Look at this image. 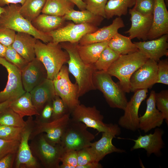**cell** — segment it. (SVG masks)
<instances>
[{
    "mask_svg": "<svg viewBox=\"0 0 168 168\" xmlns=\"http://www.w3.org/2000/svg\"><path fill=\"white\" fill-rule=\"evenodd\" d=\"M78 43L68 42L59 43L62 48L69 54V58L67 62L68 70L75 79L80 97L91 91L96 90L93 82L96 70L94 65H87L81 59L77 49Z\"/></svg>",
    "mask_w": 168,
    "mask_h": 168,
    "instance_id": "cell-1",
    "label": "cell"
},
{
    "mask_svg": "<svg viewBox=\"0 0 168 168\" xmlns=\"http://www.w3.org/2000/svg\"><path fill=\"white\" fill-rule=\"evenodd\" d=\"M63 49L59 43L53 41L45 43L38 39L36 40L35 47V57L44 66L49 79L53 80L69 59L68 53Z\"/></svg>",
    "mask_w": 168,
    "mask_h": 168,
    "instance_id": "cell-2",
    "label": "cell"
},
{
    "mask_svg": "<svg viewBox=\"0 0 168 168\" xmlns=\"http://www.w3.org/2000/svg\"><path fill=\"white\" fill-rule=\"evenodd\" d=\"M148 59L139 50L130 54L120 55L106 72L119 80L118 84L125 92L129 93L131 76Z\"/></svg>",
    "mask_w": 168,
    "mask_h": 168,
    "instance_id": "cell-3",
    "label": "cell"
},
{
    "mask_svg": "<svg viewBox=\"0 0 168 168\" xmlns=\"http://www.w3.org/2000/svg\"><path fill=\"white\" fill-rule=\"evenodd\" d=\"M20 6L17 4L4 7V11L0 16V26L7 27L16 32L29 34L45 43L52 41L50 35L37 30L31 22L21 15L19 12Z\"/></svg>",
    "mask_w": 168,
    "mask_h": 168,
    "instance_id": "cell-4",
    "label": "cell"
},
{
    "mask_svg": "<svg viewBox=\"0 0 168 168\" xmlns=\"http://www.w3.org/2000/svg\"><path fill=\"white\" fill-rule=\"evenodd\" d=\"M93 82L96 89L102 93L110 107L124 110L128 102L125 92L106 72L96 71L93 76Z\"/></svg>",
    "mask_w": 168,
    "mask_h": 168,
    "instance_id": "cell-5",
    "label": "cell"
},
{
    "mask_svg": "<svg viewBox=\"0 0 168 168\" xmlns=\"http://www.w3.org/2000/svg\"><path fill=\"white\" fill-rule=\"evenodd\" d=\"M29 144L32 154L41 166L45 168H59L60 158L65 150L60 144L55 146L45 139L44 133L31 139Z\"/></svg>",
    "mask_w": 168,
    "mask_h": 168,
    "instance_id": "cell-6",
    "label": "cell"
},
{
    "mask_svg": "<svg viewBox=\"0 0 168 168\" xmlns=\"http://www.w3.org/2000/svg\"><path fill=\"white\" fill-rule=\"evenodd\" d=\"M83 123L70 118L62 136L60 144L65 150H78L90 146L95 136Z\"/></svg>",
    "mask_w": 168,
    "mask_h": 168,
    "instance_id": "cell-7",
    "label": "cell"
},
{
    "mask_svg": "<svg viewBox=\"0 0 168 168\" xmlns=\"http://www.w3.org/2000/svg\"><path fill=\"white\" fill-rule=\"evenodd\" d=\"M53 81L56 95L62 99L71 113L80 103L78 86L71 81L68 67L63 65Z\"/></svg>",
    "mask_w": 168,
    "mask_h": 168,
    "instance_id": "cell-8",
    "label": "cell"
},
{
    "mask_svg": "<svg viewBox=\"0 0 168 168\" xmlns=\"http://www.w3.org/2000/svg\"><path fill=\"white\" fill-rule=\"evenodd\" d=\"M70 113H68L60 118L49 122H42L36 119L34 120L29 140L45 132L44 137L49 144L53 146L60 144L61 137L70 119Z\"/></svg>",
    "mask_w": 168,
    "mask_h": 168,
    "instance_id": "cell-9",
    "label": "cell"
},
{
    "mask_svg": "<svg viewBox=\"0 0 168 168\" xmlns=\"http://www.w3.org/2000/svg\"><path fill=\"white\" fill-rule=\"evenodd\" d=\"M101 138L98 141L91 142L88 149L95 162L99 163L106 155L113 152L122 153L125 151L116 147L112 143L113 138L121 133L118 125L108 124L107 130L102 133Z\"/></svg>",
    "mask_w": 168,
    "mask_h": 168,
    "instance_id": "cell-10",
    "label": "cell"
},
{
    "mask_svg": "<svg viewBox=\"0 0 168 168\" xmlns=\"http://www.w3.org/2000/svg\"><path fill=\"white\" fill-rule=\"evenodd\" d=\"M98 29L97 26L91 24L69 23L47 34L52 37V41L55 43H78L85 35L93 32Z\"/></svg>",
    "mask_w": 168,
    "mask_h": 168,
    "instance_id": "cell-11",
    "label": "cell"
},
{
    "mask_svg": "<svg viewBox=\"0 0 168 168\" xmlns=\"http://www.w3.org/2000/svg\"><path fill=\"white\" fill-rule=\"evenodd\" d=\"M22 133L16 153L14 166L16 168H39L42 166L33 156L29 140L34 123L32 116L29 117Z\"/></svg>",
    "mask_w": 168,
    "mask_h": 168,
    "instance_id": "cell-12",
    "label": "cell"
},
{
    "mask_svg": "<svg viewBox=\"0 0 168 168\" xmlns=\"http://www.w3.org/2000/svg\"><path fill=\"white\" fill-rule=\"evenodd\" d=\"M0 64L6 68L8 80L5 87L0 91V103L10 99L15 100L26 92L22 82L21 70L7 61L0 57Z\"/></svg>",
    "mask_w": 168,
    "mask_h": 168,
    "instance_id": "cell-13",
    "label": "cell"
},
{
    "mask_svg": "<svg viewBox=\"0 0 168 168\" xmlns=\"http://www.w3.org/2000/svg\"><path fill=\"white\" fill-rule=\"evenodd\" d=\"M157 62L148 59L132 75L130 79V91L151 88L156 83Z\"/></svg>",
    "mask_w": 168,
    "mask_h": 168,
    "instance_id": "cell-14",
    "label": "cell"
},
{
    "mask_svg": "<svg viewBox=\"0 0 168 168\" xmlns=\"http://www.w3.org/2000/svg\"><path fill=\"white\" fill-rule=\"evenodd\" d=\"M148 89L138 90L128 102L124 109V114L118 121L119 125L121 127L133 131L139 129L138 112L140 106L146 98Z\"/></svg>",
    "mask_w": 168,
    "mask_h": 168,
    "instance_id": "cell-15",
    "label": "cell"
},
{
    "mask_svg": "<svg viewBox=\"0 0 168 168\" xmlns=\"http://www.w3.org/2000/svg\"><path fill=\"white\" fill-rule=\"evenodd\" d=\"M71 119L84 124L87 127L96 129L98 133L105 131L108 124L104 123V117L95 106H86L78 104L71 112Z\"/></svg>",
    "mask_w": 168,
    "mask_h": 168,
    "instance_id": "cell-16",
    "label": "cell"
},
{
    "mask_svg": "<svg viewBox=\"0 0 168 168\" xmlns=\"http://www.w3.org/2000/svg\"><path fill=\"white\" fill-rule=\"evenodd\" d=\"M21 73L23 87L26 92H30L47 77L44 66L36 57L28 63Z\"/></svg>",
    "mask_w": 168,
    "mask_h": 168,
    "instance_id": "cell-17",
    "label": "cell"
},
{
    "mask_svg": "<svg viewBox=\"0 0 168 168\" xmlns=\"http://www.w3.org/2000/svg\"><path fill=\"white\" fill-rule=\"evenodd\" d=\"M155 93L154 91H151L146 101L145 112L139 118V129L145 133L161 126L164 120L162 114L156 108Z\"/></svg>",
    "mask_w": 168,
    "mask_h": 168,
    "instance_id": "cell-18",
    "label": "cell"
},
{
    "mask_svg": "<svg viewBox=\"0 0 168 168\" xmlns=\"http://www.w3.org/2000/svg\"><path fill=\"white\" fill-rule=\"evenodd\" d=\"M152 27L148 39H157L168 34V12L164 0H154Z\"/></svg>",
    "mask_w": 168,
    "mask_h": 168,
    "instance_id": "cell-19",
    "label": "cell"
},
{
    "mask_svg": "<svg viewBox=\"0 0 168 168\" xmlns=\"http://www.w3.org/2000/svg\"><path fill=\"white\" fill-rule=\"evenodd\" d=\"M168 34H166L149 41L133 43L148 59L158 62L163 56H168Z\"/></svg>",
    "mask_w": 168,
    "mask_h": 168,
    "instance_id": "cell-20",
    "label": "cell"
},
{
    "mask_svg": "<svg viewBox=\"0 0 168 168\" xmlns=\"http://www.w3.org/2000/svg\"><path fill=\"white\" fill-rule=\"evenodd\" d=\"M129 13L131 15V25L125 33L128 34L131 40L136 38L144 41L146 40L152 25L153 15H142L133 8L129 9Z\"/></svg>",
    "mask_w": 168,
    "mask_h": 168,
    "instance_id": "cell-21",
    "label": "cell"
},
{
    "mask_svg": "<svg viewBox=\"0 0 168 168\" xmlns=\"http://www.w3.org/2000/svg\"><path fill=\"white\" fill-rule=\"evenodd\" d=\"M164 133L162 129L157 128L155 129L153 133L144 136L140 135L136 139H132L134 141V144L131 148V151L143 148L146 151L148 156L152 153L156 156L159 155L164 145L162 139Z\"/></svg>",
    "mask_w": 168,
    "mask_h": 168,
    "instance_id": "cell-22",
    "label": "cell"
},
{
    "mask_svg": "<svg viewBox=\"0 0 168 168\" xmlns=\"http://www.w3.org/2000/svg\"><path fill=\"white\" fill-rule=\"evenodd\" d=\"M124 26L121 18L118 17L110 25L98 29L93 32L85 35L79 41L78 44L84 45L109 41L118 32L119 29Z\"/></svg>",
    "mask_w": 168,
    "mask_h": 168,
    "instance_id": "cell-23",
    "label": "cell"
},
{
    "mask_svg": "<svg viewBox=\"0 0 168 168\" xmlns=\"http://www.w3.org/2000/svg\"><path fill=\"white\" fill-rule=\"evenodd\" d=\"M30 93L32 103L40 114L44 106L52 101L56 96L53 81L47 78Z\"/></svg>",
    "mask_w": 168,
    "mask_h": 168,
    "instance_id": "cell-24",
    "label": "cell"
},
{
    "mask_svg": "<svg viewBox=\"0 0 168 168\" xmlns=\"http://www.w3.org/2000/svg\"><path fill=\"white\" fill-rule=\"evenodd\" d=\"M37 40L29 34L17 32L11 46L29 62L35 58V47Z\"/></svg>",
    "mask_w": 168,
    "mask_h": 168,
    "instance_id": "cell-25",
    "label": "cell"
},
{
    "mask_svg": "<svg viewBox=\"0 0 168 168\" xmlns=\"http://www.w3.org/2000/svg\"><path fill=\"white\" fill-rule=\"evenodd\" d=\"M63 16L40 14L31 22L33 27L38 31L48 34L65 25Z\"/></svg>",
    "mask_w": 168,
    "mask_h": 168,
    "instance_id": "cell-26",
    "label": "cell"
},
{
    "mask_svg": "<svg viewBox=\"0 0 168 168\" xmlns=\"http://www.w3.org/2000/svg\"><path fill=\"white\" fill-rule=\"evenodd\" d=\"M109 41L84 45L79 44L78 43L77 47L81 59L87 65H94L102 52L108 45Z\"/></svg>",
    "mask_w": 168,
    "mask_h": 168,
    "instance_id": "cell-27",
    "label": "cell"
},
{
    "mask_svg": "<svg viewBox=\"0 0 168 168\" xmlns=\"http://www.w3.org/2000/svg\"><path fill=\"white\" fill-rule=\"evenodd\" d=\"M9 107L23 118L26 116L39 115L40 113L34 105L30 92H26L11 103Z\"/></svg>",
    "mask_w": 168,
    "mask_h": 168,
    "instance_id": "cell-28",
    "label": "cell"
},
{
    "mask_svg": "<svg viewBox=\"0 0 168 168\" xmlns=\"http://www.w3.org/2000/svg\"><path fill=\"white\" fill-rule=\"evenodd\" d=\"M63 17L66 21H72L76 24L88 23L96 26L100 25L104 19L86 9L77 11L74 9L68 11Z\"/></svg>",
    "mask_w": 168,
    "mask_h": 168,
    "instance_id": "cell-29",
    "label": "cell"
},
{
    "mask_svg": "<svg viewBox=\"0 0 168 168\" xmlns=\"http://www.w3.org/2000/svg\"><path fill=\"white\" fill-rule=\"evenodd\" d=\"M108 46L120 55L126 54L138 50L128 36H124L118 32L109 40Z\"/></svg>",
    "mask_w": 168,
    "mask_h": 168,
    "instance_id": "cell-30",
    "label": "cell"
},
{
    "mask_svg": "<svg viewBox=\"0 0 168 168\" xmlns=\"http://www.w3.org/2000/svg\"><path fill=\"white\" fill-rule=\"evenodd\" d=\"M136 2V0H109L105 7V18L126 15L128 8L134 6Z\"/></svg>",
    "mask_w": 168,
    "mask_h": 168,
    "instance_id": "cell-31",
    "label": "cell"
},
{
    "mask_svg": "<svg viewBox=\"0 0 168 168\" xmlns=\"http://www.w3.org/2000/svg\"><path fill=\"white\" fill-rule=\"evenodd\" d=\"M75 5L69 0H46L41 13L63 16Z\"/></svg>",
    "mask_w": 168,
    "mask_h": 168,
    "instance_id": "cell-32",
    "label": "cell"
},
{
    "mask_svg": "<svg viewBox=\"0 0 168 168\" xmlns=\"http://www.w3.org/2000/svg\"><path fill=\"white\" fill-rule=\"evenodd\" d=\"M46 0H25L21 6L19 12L21 15L31 22L41 13Z\"/></svg>",
    "mask_w": 168,
    "mask_h": 168,
    "instance_id": "cell-33",
    "label": "cell"
},
{
    "mask_svg": "<svg viewBox=\"0 0 168 168\" xmlns=\"http://www.w3.org/2000/svg\"><path fill=\"white\" fill-rule=\"evenodd\" d=\"M120 55L108 45L102 52L99 58L94 64L95 70L106 72Z\"/></svg>",
    "mask_w": 168,
    "mask_h": 168,
    "instance_id": "cell-34",
    "label": "cell"
},
{
    "mask_svg": "<svg viewBox=\"0 0 168 168\" xmlns=\"http://www.w3.org/2000/svg\"><path fill=\"white\" fill-rule=\"evenodd\" d=\"M0 124L23 128L26 125L27 121H25L23 118L9 107L0 114Z\"/></svg>",
    "mask_w": 168,
    "mask_h": 168,
    "instance_id": "cell-35",
    "label": "cell"
},
{
    "mask_svg": "<svg viewBox=\"0 0 168 168\" xmlns=\"http://www.w3.org/2000/svg\"><path fill=\"white\" fill-rule=\"evenodd\" d=\"M24 127H17L0 124V139L20 141Z\"/></svg>",
    "mask_w": 168,
    "mask_h": 168,
    "instance_id": "cell-36",
    "label": "cell"
},
{
    "mask_svg": "<svg viewBox=\"0 0 168 168\" xmlns=\"http://www.w3.org/2000/svg\"><path fill=\"white\" fill-rule=\"evenodd\" d=\"M4 58L21 71L29 63L11 45L6 47Z\"/></svg>",
    "mask_w": 168,
    "mask_h": 168,
    "instance_id": "cell-37",
    "label": "cell"
},
{
    "mask_svg": "<svg viewBox=\"0 0 168 168\" xmlns=\"http://www.w3.org/2000/svg\"><path fill=\"white\" fill-rule=\"evenodd\" d=\"M155 99L157 109L163 114L167 125L168 124V90H163L155 93Z\"/></svg>",
    "mask_w": 168,
    "mask_h": 168,
    "instance_id": "cell-38",
    "label": "cell"
},
{
    "mask_svg": "<svg viewBox=\"0 0 168 168\" xmlns=\"http://www.w3.org/2000/svg\"><path fill=\"white\" fill-rule=\"evenodd\" d=\"M108 0H85L86 9L105 18V7Z\"/></svg>",
    "mask_w": 168,
    "mask_h": 168,
    "instance_id": "cell-39",
    "label": "cell"
},
{
    "mask_svg": "<svg viewBox=\"0 0 168 168\" xmlns=\"http://www.w3.org/2000/svg\"><path fill=\"white\" fill-rule=\"evenodd\" d=\"M52 120L60 118L68 113L69 111L62 99L56 95L52 100Z\"/></svg>",
    "mask_w": 168,
    "mask_h": 168,
    "instance_id": "cell-40",
    "label": "cell"
},
{
    "mask_svg": "<svg viewBox=\"0 0 168 168\" xmlns=\"http://www.w3.org/2000/svg\"><path fill=\"white\" fill-rule=\"evenodd\" d=\"M60 160L62 164L59 168H76L78 165L77 151L65 150Z\"/></svg>",
    "mask_w": 168,
    "mask_h": 168,
    "instance_id": "cell-41",
    "label": "cell"
},
{
    "mask_svg": "<svg viewBox=\"0 0 168 168\" xmlns=\"http://www.w3.org/2000/svg\"><path fill=\"white\" fill-rule=\"evenodd\" d=\"M20 141L6 140L0 139V160L12 153H16Z\"/></svg>",
    "mask_w": 168,
    "mask_h": 168,
    "instance_id": "cell-42",
    "label": "cell"
},
{
    "mask_svg": "<svg viewBox=\"0 0 168 168\" xmlns=\"http://www.w3.org/2000/svg\"><path fill=\"white\" fill-rule=\"evenodd\" d=\"M154 0H140L136 1L133 8L140 14L144 16L153 14Z\"/></svg>",
    "mask_w": 168,
    "mask_h": 168,
    "instance_id": "cell-43",
    "label": "cell"
},
{
    "mask_svg": "<svg viewBox=\"0 0 168 168\" xmlns=\"http://www.w3.org/2000/svg\"><path fill=\"white\" fill-rule=\"evenodd\" d=\"M157 63V80L156 83L168 85V59L159 60Z\"/></svg>",
    "mask_w": 168,
    "mask_h": 168,
    "instance_id": "cell-44",
    "label": "cell"
},
{
    "mask_svg": "<svg viewBox=\"0 0 168 168\" xmlns=\"http://www.w3.org/2000/svg\"><path fill=\"white\" fill-rule=\"evenodd\" d=\"M16 33L15 31L10 29L0 26V43L6 47L11 45Z\"/></svg>",
    "mask_w": 168,
    "mask_h": 168,
    "instance_id": "cell-45",
    "label": "cell"
},
{
    "mask_svg": "<svg viewBox=\"0 0 168 168\" xmlns=\"http://www.w3.org/2000/svg\"><path fill=\"white\" fill-rule=\"evenodd\" d=\"M88 148H83L77 151V165H84L90 163L96 162Z\"/></svg>",
    "mask_w": 168,
    "mask_h": 168,
    "instance_id": "cell-46",
    "label": "cell"
},
{
    "mask_svg": "<svg viewBox=\"0 0 168 168\" xmlns=\"http://www.w3.org/2000/svg\"><path fill=\"white\" fill-rule=\"evenodd\" d=\"M52 102L48 103L44 106L40 114L36 116V119L44 122L52 121L53 112Z\"/></svg>",
    "mask_w": 168,
    "mask_h": 168,
    "instance_id": "cell-47",
    "label": "cell"
},
{
    "mask_svg": "<svg viewBox=\"0 0 168 168\" xmlns=\"http://www.w3.org/2000/svg\"><path fill=\"white\" fill-rule=\"evenodd\" d=\"M16 153L9 154L0 160V168L14 167Z\"/></svg>",
    "mask_w": 168,
    "mask_h": 168,
    "instance_id": "cell-48",
    "label": "cell"
},
{
    "mask_svg": "<svg viewBox=\"0 0 168 168\" xmlns=\"http://www.w3.org/2000/svg\"><path fill=\"white\" fill-rule=\"evenodd\" d=\"M25 0H0V6L4 7L11 4L20 3L22 5Z\"/></svg>",
    "mask_w": 168,
    "mask_h": 168,
    "instance_id": "cell-49",
    "label": "cell"
},
{
    "mask_svg": "<svg viewBox=\"0 0 168 168\" xmlns=\"http://www.w3.org/2000/svg\"><path fill=\"white\" fill-rule=\"evenodd\" d=\"M102 167L103 166L99 162H93L84 165H77L76 168H102Z\"/></svg>",
    "mask_w": 168,
    "mask_h": 168,
    "instance_id": "cell-50",
    "label": "cell"
},
{
    "mask_svg": "<svg viewBox=\"0 0 168 168\" xmlns=\"http://www.w3.org/2000/svg\"><path fill=\"white\" fill-rule=\"evenodd\" d=\"M76 5L80 11L86 9V4L82 0H69Z\"/></svg>",
    "mask_w": 168,
    "mask_h": 168,
    "instance_id": "cell-51",
    "label": "cell"
},
{
    "mask_svg": "<svg viewBox=\"0 0 168 168\" xmlns=\"http://www.w3.org/2000/svg\"><path fill=\"white\" fill-rule=\"evenodd\" d=\"M15 100L10 99L0 103V114L6 109L9 107L12 102Z\"/></svg>",
    "mask_w": 168,
    "mask_h": 168,
    "instance_id": "cell-52",
    "label": "cell"
},
{
    "mask_svg": "<svg viewBox=\"0 0 168 168\" xmlns=\"http://www.w3.org/2000/svg\"><path fill=\"white\" fill-rule=\"evenodd\" d=\"M6 51V47L0 43V57H4Z\"/></svg>",
    "mask_w": 168,
    "mask_h": 168,
    "instance_id": "cell-53",
    "label": "cell"
},
{
    "mask_svg": "<svg viewBox=\"0 0 168 168\" xmlns=\"http://www.w3.org/2000/svg\"><path fill=\"white\" fill-rule=\"evenodd\" d=\"M4 7H2L0 6V16L1 14L4 12Z\"/></svg>",
    "mask_w": 168,
    "mask_h": 168,
    "instance_id": "cell-54",
    "label": "cell"
},
{
    "mask_svg": "<svg viewBox=\"0 0 168 168\" xmlns=\"http://www.w3.org/2000/svg\"><path fill=\"white\" fill-rule=\"evenodd\" d=\"M165 2H166V5L167 4V5L168 4V0H165Z\"/></svg>",
    "mask_w": 168,
    "mask_h": 168,
    "instance_id": "cell-55",
    "label": "cell"
},
{
    "mask_svg": "<svg viewBox=\"0 0 168 168\" xmlns=\"http://www.w3.org/2000/svg\"><path fill=\"white\" fill-rule=\"evenodd\" d=\"M139 0H136V1H139Z\"/></svg>",
    "mask_w": 168,
    "mask_h": 168,
    "instance_id": "cell-56",
    "label": "cell"
},
{
    "mask_svg": "<svg viewBox=\"0 0 168 168\" xmlns=\"http://www.w3.org/2000/svg\"><path fill=\"white\" fill-rule=\"evenodd\" d=\"M83 1L85 0H82Z\"/></svg>",
    "mask_w": 168,
    "mask_h": 168,
    "instance_id": "cell-57",
    "label": "cell"
}]
</instances>
